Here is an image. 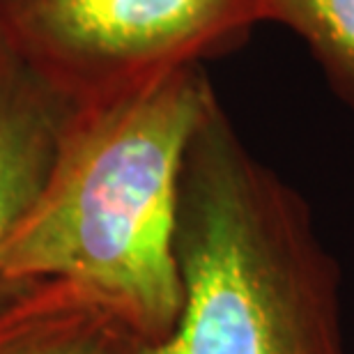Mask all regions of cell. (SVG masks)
Returning a JSON list of instances; mask_svg holds the SVG:
<instances>
[{"label":"cell","mask_w":354,"mask_h":354,"mask_svg":"<svg viewBox=\"0 0 354 354\" xmlns=\"http://www.w3.org/2000/svg\"><path fill=\"white\" fill-rule=\"evenodd\" d=\"M143 345L72 281L26 283L0 301V354H140Z\"/></svg>","instance_id":"cell-5"},{"label":"cell","mask_w":354,"mask_h":354,"mask_svg":"<svg viewBox=\"0 0 354 354\" xmlns=\"http://www.w3.org/2000/svg\"><path fill=\"white\" fill-rule=\"evenodd\" d=\"M265 0H0V37L76 109L201 65Z\"/></svg>","instance_id":"cell-3"},{"label":"cell","mask_w":354,"mask_h":354,"mask_svg":"<svg viewBox=\"0 0 354 354\" xmlns=\"http://www.w3.org/2000/svg\"><path fill=\"white\" fill-rule=\"evenodd\" d=\"M214 102L203 67L191 65L76 111L44 191L5 244V279L72 281L140 343L166 338L182 308V168Z\"/></svg>","instance_id":"cell-1"},{"label":"cell","mask_w":354,"mask_h":354,"mask_svg":"<svg viewBox=\"0 0 354 354\" xmlns=\"http://www.w3.org/2000/svg\"><path fill=\"white\" fill-rule=\"evenodd\" d=\"M76 111L0 37V258L44 191ZM19 288L0 269V301Z\"/></svg>","instance_id":"cell-4"},{"label":"cell","mask_w":354,"mask_h":354,"mask_svg":"<svg viewBox=\"0 0 354 354\" xmlns=\"http://www.w3.org/2000/svg\"><path fill=\"white\" fill-rule=\"evenodd\" d=\"M175 251L180 315L140 354H350L341 267L313 212L218 99L184 159Z\"/></svg>","instance_id":"cell-2"},{"label":"cell","mask_w":354,"mask_h":354,"mask_svg":"<svg viewBox=\"0 0 354 354\" xmlns=\"http://www.w3.org/2000/svg\"><path fill=\"white\" fill-rule=\"evenodd\" d=\"M265 21L288 26L354 111V0H265Z\"/></svg>","instance_id":"cell-6"}]
</instances>
